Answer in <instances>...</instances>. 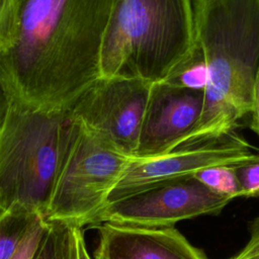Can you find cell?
I'll list each match as a JSON object with an SVG mask.
<instances>
[{
    "label": "cell",
    "instance_id": "1",
    "mask_svg": "<svg viewBox=\"0 0 259 259\" xmlns=\"http://www.w3.org/2000/svg\"><path fill=\"white\" fill-rule=\"evenodd\" d=\"M112 0H14V32L0 53L10 96L50 111L69 110L100 78Z\"/></svg>",
    "mask_w": 259,
    "mask_h": 259
},
{
    "label": "cell",
    "instance_id": "2",
    "mask_svg": "<svg viewBox=\"0 0 259 259\" xmlns=\"http://www.w3.org/2000/svg\"><path fill=\"white\" fill-rule=\"evenodd\" d=\"M192 6L194 45L208 82L201 117L183 145L235 131L251 112L259 71V0H192Z\"/></svg>",
    "mask_w": 259,
    "mask_h": 259
},
{
    "label": "cell",
    "instance_id": "3",
    "mask_svg": "<svg viewBox=\"0 0 259 259\" xmlns=\"http://www.w3.org/2000/svg\"><path fill=\"white\" fill-rule=\"evenodd\" d=\"M193 45L192 0H112L100 77L162 82Z\"/></svg>",
    "mask_w": 259,
    "mask_h": 259
},
{
    "label": "cell",
    "instance_id": "4",
    "mask_svg": "<svg viewBox=\"0 0 259 259\" xmlns=\"http://www.w3.org/2000/svg\"><path fill=\"white\" fill-rule=\"evenodd\" d=\"M70 110L32 107L12 96L0 126V207L44 217L63 167Z\"/></svg>",
    "mask_w": 259,
    "mask_h": 259
},
{
    "label": "cell",
    "instance_id": "5",
    "mask_svg": "<svg viewBox=\"0 0 259 259\" xmlns=\"http://www.w3.org/2000/svg\"><path fill=\"white\" fill-rule=\"evenodd\" d=\"M132 158L72 117L66 158L45 220L81 229L90 226Z\"/></svg>",
    "mask_w": 259,
    "mask_h": 259
},
{
    "label": "cell",
    "instance_id": "6",
    "mask_svg": "<svg viewBox=\"0 0 259 259\" xmlns=\"http://www.w3.org/2000/svg\"><path fill=\"white\" fill-rule=\"evenodd\" d=\"M232 199L214 193L193 175L142 189L107 203L89 226L112 223L139 227H174L200 215H215Z\"/></svg>",
    "mask_w": 259,
    "mask_h": 259
},
{
    "label": "cell",
    "instance_id": "7",
    "mask_svg": "<svg viewBox=\"0 0 259 259\" xmlns=\"http://www.w3.org/2000/svg\"><path fill=\"white\" fill-rule=\"evenodd\" d=\"M153 83L140 78H98L69 109L72 117L135 157Z\"/></svg>",
    "mask_w": 259,
    "mask_h": 259
},
{
    "label": "cell",
    "instance_id": "8",
    "mask_svg": "<svg viewBox=\"0 0 259 259\" xmlns=\"http://www.w3.org/2000/svg\"><path fill=\"white\" fill-rule=\"evenodd\" d=\"M247 141L235 131L197 144L182 145L165 155L133 157L121 178L108 196L107 203L142 189L217 165H236L254 153Z\"/></svg>",
    "mask_w": 259,
    "mask_h": 259
},
{
    "label": "cell",
    "instance_id": "9",
    "mask_svg": "<svg viewBox=\"0 0 259 259\" xmlns=\"http://www.w3.org/2000/svg\"><path fill=\"white\" fill-rule=\"evenodd\" d=\"M203 104L204 91L154 83L135 157L161 156L183 145L197 125Z\"/></svg>",
    "mask_w": 259,
    "mask_h": 259
},
{
    "label": "cell",
    "instance_id": "10",
    "mask_svg": "<svg viewBox=\"0 0 259 259\" xmlns=\"http://www.w3.org/2000/svg\"><path fill=\"white\" fill-rule=\"evenodd\" d=\"M95 259H207L174 227L100 223Z\"/></svg>",
    "mask_w": 259,
    "mask_h": 259
},
{
    "label": "cell",
    "instance_id": "11",
    "mask_svg": "<svg viewBox=\"0 0 259 259\" xmlns=\"http://www.w3.org/2000/svg\"><path fill=\"white\" fill-rule=\"evenodd\" d=\"M40 217L23 209L7 210L2 215L0 219V259L13 257L26 233Z\"/></svg>",
    "mask_w": 259,
    "mask_h": 259
},
{
    "label": "cell",
    "instance_id": "12",
    "mask_svg": "<svg viewBox=\"0 0 259 259\" xmlns=\"http://www.w3.org/2000/svg\"><path fill=\"white\" fill-rule=\"evenodd\" d=\"M162 82L176 88L204 91L208 82V71L200 49L193 45L191 53Z\"/></svg>",
    "mask_w": 259,
    "mask_h": 259
},
{
    "label": "cell",
    "instance_id": "13",
    "mask_svg": "<svg viewBox=\"0 0 259 259\" xmlns=\"http://www.w3.org/2000/svg\"><path fill=\"white\" fill-rule=\"evenodd\" d=\"M193 176L209 190L234 199L242 196L234 165H217L197 171Z\"/></svg>",
    "mask_w": 259,
    "mask_h": 259
},
{
    "label": "cell",
    "instance_id": "14",
    "mask_svg": "<svg viewBox=\"0 0 259 259\" xmlns=\"http://www.w3.org/2000/svg\"><path fill=\"white\" fill-rule=\"evenodd\" d=\"M49 223L48 230L33 259H71L72 227Z\"/></svg>",
    "mask_w": 259,
    "mask_h": 259
},
{
    "label": "cell",
    "instance_id": "15",
    "mask_svg": "<svg viewBox=\"0 0 259 259\" xmlns=\"http://www.w3.org/2000/svg\"><path fill=\"white\" fill-rule=\"evenodd\" d=\"M244 197H259V154L234 165Z\"/></svg>",
    "mask_w": 259,
    "mask_h": 259
},
{
    "label": "cell",
    "instance_id": "16",
    "mask_svg": "<svg viewBox=\"0 0 259 259\" xmlns=\"http://www.w3.org/2000/svg\"><path fill=\"white\" fill-rule=\"evenodd\" d=\"M48 227L49 223L42 217L38 218L26 233L16 253L11 259H33Z\"/></svg>",
    "mask_w": 259,
    "mask_h": 259
},
{
    "label": "cell",
    "instance_id": "17",
    "mask_svg": "<svg viewBox=\"0 0 259 259\" xmlns=\"http://www.w3.org/2000/svg\"><path fill=\"white\" fill-rule=\"evenodd\" d=\"M14 20V0H0V53L11 45Z\"/></svg>",
    "mask_w": 259,
    "mask_h": 259
},
{
    "label": "cell",
    "instance_id": "18",
    "mask_svg": "<svg viewBox=\"0 0 259 259\" xmlns=\"http://www.w3.org/2000/svg\"><path fill=\"white\" fill-rule=\"evenodd\" d=\"M230 259H259V215L250 225V236L244 248Z\"/></svg>",
    "mask_w": 259,
    "mask_h": 259
},
{
    "label": "cell",
    "instance_id": "19",
    "mask_svg": "<svg viewBox=\"0 0 259 259\" xmlns=\"http://www.w3.org/2000/svg\"><path fill=\"white\" fill-rule=\"evenodd\" d=\"M251 121L250 128L259 137V71L254 85L253 90V100L251 108Z\"/></svg>",
    "mask_w": 259,
    "mask_h": 259
},
{
    "label": "cell",
    "instance_id": "20",
    "mask_svg": "<svg viewBox=\"0 0 259 259\" xmlns=\"http://www.w3.org/2000/svg\"><path fill=\"white\" fill-rule=\"evenodd\" d=\"M73 231H74V237H75L77 259H92V257L88 252L82 229L73 227Z\"/></svg>",
    "mask_w": 259,
    "mask_h": 259
},
{
    "label": "cell",
    "instance_id": "21",
    "mask_svg": "<svg viewBox=\"0 0 259 259\" xmlns=\"http://www.w3.org/2000/svg\"><path fill=\"white\" fill-rule=\"evenodd\" d=\"M9 101H10V94L8 93L4 84L0 80V126L5 117V114L9 105Z\"/></svg>",
    "mask_w": 259,
    "mask_h": 259
},
{
    "label": "cell",
    "instance_id": "22",
    "mask_svg": "<svg viewBox=\"0 0 259 259\" xmlns=\"http://www.w3.org/2000/svg\"><path fill=\"white\" fill-rule=\"evenodd\" d=\"M71 259H77L76 244H75V237H74L73 227H72V230H71Z\"/></svg>",
    "mask_w": 259,
    "mask_h": 259
},
{
    "label": "cell",
    "instance_id": "23",
    "mask_svg": "<svg viewBox=\"0 0 259 259\" xmlns=\"http://www.w3.org/2000/svg\"><path fill=\"white\" fill-rule=\"evenodd\" d=\"M5 212H6V210H4L2 207H0V219L2 218V215H3Z\"/></svg>",
    "mask_w": 259,
    "mask_h": 259
}]
</instances>
